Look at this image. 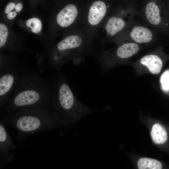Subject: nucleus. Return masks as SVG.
<instances>
[{
	"label": "nucleus",
	"instance_id": "obj_1",
	"mask_svg": "<svg viewBox=\"0 0 169 169\" xmlns=\"http://www.w3.org/2000/svg\"><path fill=\"white\" fill-rule=\"evenodd\" d=\"M52 88L51 79L43 77L23 66L19 81L8 102L0 109L1 115L23 109L50 110Z\"/></svg>",
	"mask_w": 169,
	"mask_h": 169
},
{
	"label": "nucleus",
	"instance_id": "obj_2",
	"mask_svg": "<svg viewBox=\"0 0 169 169\" xmlns=\"http://www.w3.org/2000/svg\"><path fill=\"white\" fill-rule=\"evenodd\" d=\"M1 116L0 120L16 129L15 140L21 143L40 131L69 127L55 111L44 109H23Z\"/></svg>",
	"mask_w": 169,
	"mask_h": 169
},
{
	"label": "nucleus",
	"instance_id": "obj_3",
	"mask_svg": "<svg viewBox=\"0 0 169 169\" xmlns=\"http://www.w3.org/2000/svg\"><path fill=\"white\" fill-rule=\"evenodd\" d=\"M52 92L51 107L68 126L95 110L80 102L75 96L66 79L58 71L51 79Z\"/></svg>",
	"mask_w": 169,
	"mask_h": 169
},
{
	"label": "nucleus",
	"instance_id": "obj_4",
	"mask_svg": "<svg viewBox=\"0 0 169 169\" xmlns=\"http://www.w3.org/2000/svg\"><path fill=\"white\" fill-rule=\"evenodd\" d=\"M92 42L82 26L71 30L53 49L48 67L59 70L71 60L74 64H79L84 57L93 51Z\"/></svg>",
	"mask_w": 169,
	"mask_h": 169
},
{
	"label": "nucleus",
	"instance_id": "obj_5",
	"mask_svg": "<svg viewBox=\"0 0 169 169\" xmlns=\"http://www.w3.org/2000/svg\"><path fill=\"white\" fill-rule=\"evenodd\" d=\"M23 67L12 57H1L0 109L8 102L20 79Z\"/></svg>",
	"mask_w": 169,
	"mask_h": 169
},
{
	"label": "nucleus",
	"instance_id": "obj_6",
	"mask_svg": "<svg viewBox=\"0 0 169 169\" xmlns=\"http://www.w3.org/2000/svg\"><path fill=\"white\" fill-rule=\"evenodd\" d=\"M138 13L130 7L119 8L111 13L100 28L103 35V43L112 42L134 20Z\"/></svg>",
	"mask_w": 169,
	"mask_h": 169
},
{
	"label": "nucleus",
	"instance_id": "obj_7",
	"mask_svg": "<svg viewBox=\"0 0 169 169\" xmlns=\"http://www.w3.org/2000/svg\"><path fill=\"white\" fill-rule=\"evenodd\" d=\"M158 0L147 2L137 16L141 22L158 33L169 34V13L167 8Z\"/></svg>",
	"mask_w": 169,
	"mask_h": 169
},
{
	"label": "nucleus",
	"instance_id": "obj_8",
	"mask_svg": "<svg viewBox=\"0 0 169 169\" xmlns=\"http://www.w3.org/2000/svg\"><path fill=\"white\" fill-rule=\"evenodd\" d=\"M141 49L140 44L132 42H122L116 44L111 49L101 51L97 59L102 70H106L128 60L137 53Z\"/></svg>",
	"mask_w": 169,
	"mask_h": 169
},
{
	"label": "nucleus",
	"instance_id": "obj_9",
	"mask_svg": "<svg viewBox=\"0 0 169 169\" xmlns=\"http://www.w3.org/2000/svg\"><path fill=\"white\" fill-rule=\"evenodd\" d=\"M109 7L104 1L97 0L92 4L88 10L83 12L82 26L90 41L92 42L102 23L110 13Z\"/></svg>",
	"mask_w": 169,
	"mask_h": 169
},
{
	"label": "nucleus",
	"instance_id": "obj_10",
	"mask_svg": "<svg viewBox=\"0 0 169 169\" xmlns=\"http://www.w3.org/2000/svg\"><path fill=\"white\" fill-rule=\"evenodd\" d=\"M158 33L141 22L133 21L112 42H132L140 44L153 43L157 39Z\"/></svg>",
	"mask_w": 169,
	"mask_h": 169
},
{
	"label": "nucleus",
	"instance_id": "obj_11",
	"mask_svg": "<svg viewBox=\"0 0 169 169\" xmlns=\"http://www.w3.org/2000/svg\"><path fill=\"white\" fill-rule=\"evenodd\" d=\"M83 12L77 6L69 4L57 13L55 18L56 25L59 28L73 30L82 26Z\"/></svg>",
	"mask_w": 169,
	"mask_h": 169
},
{
	"label": "nucleus",
	"instance_id": "obj_12",
	"mask_svg": "<svg viewBox=\"0 0 169 169\" xmlns=\"http://www.w3.org/2000/svg\"><path fill=\"white\" fill-rule=\"evenodd\" d=\"M7 125L0 120V169L4 168L9 163L14 161L15 156L12 152L16 146L8 132Z\"/></svg>",
	"mask_w": 169,
	"mask_h": 169
},
{
	"label": "nucleus",
	"instance_id": "obj_13",
	"mask_svg": "<svg viewBox=\"0 0 169 169\" xmlns=\"http://www.w3.org/2000/svg\"><path fill=\"white\" fill-rule=\"evenodd\" d=\"M165 56L161 49L159 48L152 53L142 57L139 62L145 66L151 74H157L161 71L163 64V57Z\"/></svg>",
	"mask_w": 169,
	"mask_h": 169
},
{
	"label": "nucleus",
	"instance_id": "obj_14",
	"mask_svg": "<svg viewBox=\"0 0 169 169\" xmlns=\"http://www.w3.org/2000/svg\"><path fill=\"white\" fill-rule=\"evenodd\" d=\"M151 135L153 141L157 144L165 143L167 139V134L165 129L158 123L152 127Z\"/></svg>",
	"mask_w": 169,
	"mask_h": 169
},
{
	"label": "nucleus",
	"instance_id": "obj_15",
	"mask_svg": "<svg viewBox=\"0 0 169 169\" xmlns=\"http://www.w3.org/2000/svg\"><path fill=\"white\" fill-rule=\"evenodd\" d=\"M137 165L139 169H161L162 167L161 163L158 161L146 157L140 158Z\"/></svg>",
	"mask_w": 169,
	"mask_h": 169
},
{
	"label": "nucleus",
	"instance_id": "obj_16",
	"mask_svg": "<svg viewBox=\"0 0 169 169\" xmlns=\"http://www.w3.org/2000/svg\"><path fill=\"white\" fill-rule=\"evenodd\" d=\"M26 26L30 28L33 33L38 34L42 30V24L41 20L37 17H33L27 20L25 22Z\"/></svg>",
	"mask_w": 169,
	"mask_h": 169
},
{
	"label": "nucleus",
	"instance_id": "obj_17",
	"mask_svg": "<svg viewBox=\"0 0 169 169\" xmlns=\"http://www.w3.org/2000/svg\"><path fill=\"white\" fill-rule=\"evenodd\" d=\"M9 31L7 26L4 23H0V48L4 49L7 44Z\"/></svg>",
	"mask_w": 169,
	"mask_h": 169
},
{
	"label": "nucleus",
	"instance_id": "obj_18",
	"mask_svg": "<svg viewBox=\"0 0 169 169\" xmlns=\"http://www.w3.org/2000/svg\"><path fill=\"white\" fill-rule=\"evenodd\" d=\"M160 82L162 90L164 92H169V69L166 70L161 75Z\"/></svg>",
	"mask_w": 169,
	"mask_h": 169
},
{
	"label": "nucleus",
	"instance_id": "obj_19",
	"mask_svg": "<svg viewBox=\"0 0 169 169\" xmlns=\"http://www.w3.org/2000/svg\"><path fill=\"white\" fill-rule=\"evenodd\" d=\"M16 5L13 2L8 3L4 9V13L6 14H7L11 12H17L15 9Z\"/></svg>",
	"mask_w": 169,
	"mask_h": 169
},
{
	"label": "nucleus",
	"instance_id": "obj_20",
	"mask_svg": "<svg viewBox=\"0 0 169 169\" xmlns=\"http://www.w3.org/2000/svg\"><path fill=\"white\" fill-rule=\"evenodd\" d=\"M23 8L22 4L20 3H18L16 4L15 6V9L18 13L20 12Z\"/></svg>",
	"mask_w": 169,
	"mask_h": 169
},
{
	"label": "nucleus",
	"instance_id": "obj_21",
	"mask_svg": "<svg viewBox=\"0 0 169 169\" xmlns=\"http://www.w3.org/2000/svg\"><path fill=\"white\" fill-rule=\"evenodd\" d=\"M167 8L168 9V12H169V7L168 8Z\"/></svg>",
	"mask_w": 169,
	"mask_h": 169
}]
</instances>
